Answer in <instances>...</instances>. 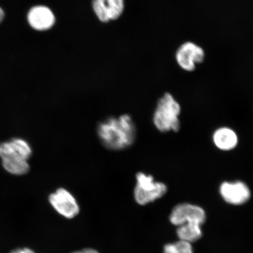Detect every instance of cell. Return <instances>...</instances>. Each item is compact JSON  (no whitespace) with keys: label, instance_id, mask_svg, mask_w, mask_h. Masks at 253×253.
Returning a JSON list of instances; mask_svg holds the SVG:
<instances>
[{"label":"cell","instance_id":"4fadbf2b","mask_svg":"<svg viewBox=\"0 0 253 253\" xmlns=\"http://www.w3.org/2000/svg\"><path fill=\"white\" fill-rule=\"evenodd\" d=\"M107 11L110 20H116L124 10V0H106Z\"/></svg>","mask_w":253,"mask_h":253},{"label":"cell","instance_id":"9c48e42d","mask_svg":"<svg viewBox=\"0 0 253 253\" xmlns=\"http://www.w3.org/2000/svg\"><path fill=\"white\" fill-rule=\"evenodd\" d=\"M27 20L33 29L40 31L50 29L55 22V16L52 11L42 5L32 8L28 12Z\"/></svg>","mask_w":253,"mask_h":253},{"label":"cell","instance_id":"9a60e30c","mask_svg":"<svg viewBox=\"0 0 253 253\" xmlns=\"http://www.w3.org/2000/svg\"><path fill=\"white\" fill-rule=\"evenodd\" d=\"M9 253H36L33 250L28 248H17L13 250Z\"/></svg>","mask_w":253,"mask_h":253},{"label":"cell","instance_id":"6da1fadb","mask_svg":"<svg viewBox=\"0 0 253 253\" xmlns=\"http://www.w3.org/2000/svg\"><path fill=\"white\" fill-rule=\"evenodd\" d=\"M99 140L109 150L121 151L131 147L135 141L136 126L128 115L108 118L99 123L97 128Z\"/></svg>","mask_w":253,"mask_h":253},{"label":"cell","instance_id":"8992f818","mask_svg":"<svg viewBox=\"0 0 253 253\" xmlns=\"http://www.w3.org/2000/svg\"><path fill=\"white\" fill-rule=\"evenodd\" d=\"M169 220L173 225L199 224L202 226L206 220L204 210L197 205L181 204L176 206L170 214Z\"/></svg>","mask_w":253,"mask_h":253},{"label":"cell","instance_id":"e0dca14e","mask_svg":"<svg viewBox=\"0 0 253 253\" xmlns=\"http://www.w3.org/2000/svg\"><path fill=\"white\" fill-rule=\"evenodd\" d=\"M5 13L1 7H0V24L4 20Z\"/></svg>","mask_w":253,"mask_h":253},{"label":"cell","instance_id":"3957f363","mask_svg":"<svg viewBox=\"0 0 253 253\" xmlns=\"http://www.w3.org/2000/svg\"><path fill=\"white\" fill-rule=\"evenodd\" d=\"M181 107L172 95L166 93L157 104L153 116V123L158 131L178 132L181 127L179 116Z\"/></svg>","mask_w":253,"mask_h":253},{"label":"cell","instance_id":"5b68a950","mask_svg":"<svg viewBox=\"0 0 253 253\" xmlns=\"http://www.w3.org/2000/svg\"><path fill=\"white\" fill-rule=\"evenodd\" d=\"M48 201L55 211L66 219H74L80 211L77 199L65 188H58L50 194Z\"/></svg>","mask_w":253,"mask_h":253},{"label":"cell","instance_id":"30bf717a","mask_svg":"<svg viewBox=\"0 0 253 253\" xmlns=\"http://www.w3.org/2000/svg\"><path fill=\"white\" fill-rule=\"evenodd\" d=\"M213 141L217 148L222 151H230L238 144V137L232 129L221 127L216 129L213 134Z\"/></svg>","mask_w":253,"mask_h":253},{"label":"cell","instance_id":"7c38bea8","mask_svg":"<svg viewBox=\"0 0 253 253\" xmlns=\"http://www.w3.org/2000/svg\"><path fill=\"white\" fill-rule=\"evenodd\" d=\"M163 253H194L191 243L183 241L169 243L164 246Z\"/></svg>","mask_w":253,"mask_h":253},{"label":"cell","instance_id":"7a4b0ae2","mask_svg":"<svg viewBox=\"0 0 253 253\" xmlns=\"http://www.w3.org/2000/svg\"><path fill=\"white\" fill-rule=\"evenodd\" d=\"M31 155L30 145L23 139L15 138L0 144L2 167L12 175H23L29 171L28 160Z\"/></svg>","mask_w":253,"mask_h":253},{"label":"cell","instance_id":"2e32d148","mask_svg":"<svg viewBox=\"0 0 253 253\" xmlns=\"http://www.w3.org/2000/svg\"><path fill=\"white\" fill-rule=\"evenodd\" d=\"M71 253H100L96 249L92 248H85L81 250V251H75Z\"/></svg>","mask_w":253,"mask_h":253},{"label":"cell","instance_id":"277c9868","mask_svg":"<svg viewBox=\"0 0 253 253\" xmlns=\"http://www.w3.org/2000/svg\"><path fill=\"white\" fill-rule=\"evenodd\" d=\"M167 190L165 183L154 181V177L151 175H147L142 172L136 174L134 197L138 205H146L162 198Z\"/></svg>","mask_w":253,"mask_h":253},{"label":"cell","instance_id":"ba28073f","mask_svg":"<svg viewBox=\"0 0 253 253\" xmlns=\"http://www.w3.org/2000/svg\"><path fill=\"white\" fill-rule=\"evenodd\" d=\"M221 197L227 203L240 205L246 203L251 198V192L245 183L237 181L224 182L220 186Z\"/></svg>","mask_w":253,"mask_h":253},{"label":"cell","instance_id":"8fae6325","mask_svg":"<svg viewBox=\"0 0 253 253\" xmlns=\"http://www.w3.org/2000/svg\"><path fill=\"white\" fill-rule=\"evenodd\" d=\"M201 226L199 224H183L177 229L176 233L179 239L190 243L198 241L201 238Z\"/></svg>","mask_w":253,"mask_h":253},{"label":"cell","instance_id":"5bb4252c","mask_svg":"<svg viewBox=\"0 0 253 253\" xmlns=\"http://www.w3.org/2000/svg\"><path fill=\"white\" fill-rule=\"evenodd\" d=\"M93 8L95 14L99 20L103 23H107L110 20L106 1H99L97 0H93Z\"/></svg>","mask_w":253,"mask_h":253},{"label":"cell","instance_id":"52a82bcc","mask_svg":"<svg viewBox=\"0 0 253 253\" xmlns=\"http://www.w3.org/2000/svg\"><path fill=\"white\" fill-rule=\"evenodd\" d=\"M205 57L204 49L191 42L183 43L176 53V61L178 65L187 72L194 71L196 65L203 62Z\"/></svg>","mask_w":253,"mask_h":253}]
</instances>
